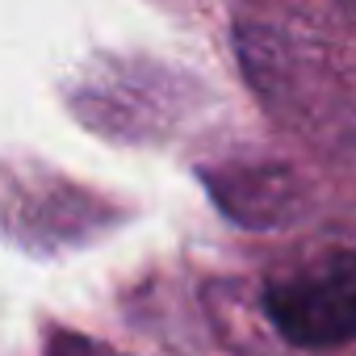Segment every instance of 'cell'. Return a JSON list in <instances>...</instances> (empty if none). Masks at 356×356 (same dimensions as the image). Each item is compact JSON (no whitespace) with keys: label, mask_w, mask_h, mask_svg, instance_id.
<instances>
[{"label":"cell","mask_w":356,"mask_h":356,"mask_svg":"<svg viewBox=\"0 0 356 356\" xmlns=\"http://www.w3.org/2000/svg\"><path fill=\"white\" fill-rule=\"evenodd\" d=\"M273 327L302 348L356 339V248L327 252L264 289Z\"/></svg>","instance_id":"1"}]
</instances>
